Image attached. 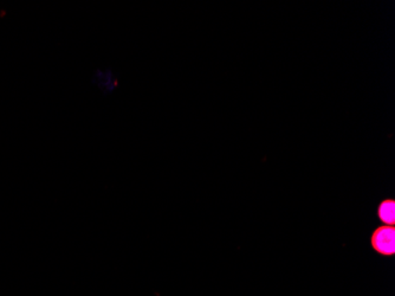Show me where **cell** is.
<instances>
[{
  "label": "cell",
  "instance_id": "obj_1",
  "mask_svg": "<svg viewBox=\"0 0 395 296\" xmlns=\"http://www.w3.org/2000/svg\"><path fill=\"white\" fill-rule=\"evenodd\" d=\"M372 247L377 254L393 256L395 254L394 227L382 225L375 229L372 235Z\"/></svg>",
  "mask_w": 395,
  "mask_h": 296
},
{
  "label": "cell",
  "instance_id": "obj_2",
  "mask_svg": "<svg viewBox=\"0 0 395 296\" xmlns=\"http://www.w3.org/2000/svg\"><path fill=\"white\" fill-rule=\"evenodd\" d=\"M91 83L103 95H108L115 91L119 84L116 72L109 67H98L91 72Z\"/></svg>",
  "mask_w": 395,
  "mask_h": 296
},
{
  "label": "cell",
  "instance_id": "obj_3",
  "mask_svg": "<svg viewBox=\"0 0 395 296\" xmlns=\"http://www.w3.org/2000/svg\"><path fill=\"white\" fill-rule=\"evenodd\" d=\"M377 217L384 225L395 224V201L394 199H384L381 201L380 206L377 208Z\"/></svg>",
  "mask_w": 395,
  "mask_h": 296
}]
</instances>
